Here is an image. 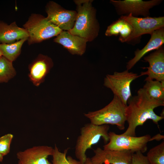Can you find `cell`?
I'll use <instances>...</instances> for the list:
<instances>
[{"label":"cell","instance_id":"cell-1","mask_svg":"<svg viewBox=\"0 0 164 164\" xmlns=\"http://www.w3.org/2000/svg\"><path fill=\"white\" fill-rule=\"evenodd\" d=\"M127 121L128 126L122 134L136 136L135 130L138 126L143 125L146 121L151 120L158 125L159 122L164 118L157 115L155 108L164 106V101L153 99L150 97L142 88L137 91V95L132 96L127 101Z\"/></svg>","mask_w":164,"mask_h":164},{"label":"cell","instance_id":"cell-2","mask_svg":"<svg viewBox=\"0 0 164 164\" xmlns=\"http://www.w3.org/2000/svg\"><path fill=\"white\" fill-rule=\"evenodd\" d=\"M91 0H76L77 14L73 28L69 31L70 33L86 39L93 40L97 36L98 26L95 16V11L92 6Z\"/></svg>","mask_w":164,"mask_h":164},{"label":"cell","instance_id":"cell-3","mask_svg":"<svg viewBox=\"0 0 164 164\" xmlns=\"http://www.w3.org/2000/svg\"><path fill=\"white\" fill-rule=\"evenodd\" d=\"M127 106L116 96L114 95L111 102L104 108L84 114L90 123L97 125H116L120 130L125 128L127 121Z\"/></svg>","mask_w":164,"mask_h":164},{"label":"cell","instance_id":"cell-4","mask_svg":"<svg viewBox=\"0 0 164 164\" xmlns=\"http://www.w3.org/2000/svg\"><path fill=\"white\" fill-rule=\"evenodd\" d=\"M108 125H97L91 123L85 124L80 129V134L78 137L75 148L76 158L81 164H84L87 159L86 152L97 144L102 138L104 143L109 141Z\"/></svg>","mask_w":164,"mask_h":164},{"label":"cell","instance_id":"cell-5","mask_svg":"<svg viewBox=\"0 0 164 164\" xmlns=\"http://www.w3.org/2000/svg\"><path fill=\"white\" fill-rule=\"evenodd\" d=\"M27 32L29 44L38 43L57 36L62 31L43 15L32 14L23 25Z\"/></svg>","mask_w":164,"mask_h":164},{"label":"cell","instance_id":"cell-6","mask_svg":"<svg viewBox=\"0 0 164 164\" xmlns=\"http://www.w3.org/2000/svg\"><path fill=\"white\" fill-rule=\"evenodd\" d=\"M140 75L126 70L123 72H114L107 74L104 79V86L111 90L123 104L127 105L128 100L132 96L130 89L131 83Z\"/></svg>","mask_w":164,"mask_h":164},{"label":"cell","instance_id":"cell-7","mask_svg":"<svg viewBox=\"0 0 164 164\" xmlns=\"http://www.w3.org/2000/svg\"><path fill=\"white\" fill-rule=\"evenodd\" d=\"M109 142L103 146L106 150L130 151L133 153L145 152L151 136L148 134L139 137L118 135L113 132L108 133Z\"/></svg>","mask_w":164,"mask_h":164},{"label":"cell","instance_id":"cell-8","mask_svg":"<svg viewBox=\"0 0 164 164\" xmlns=\"http://www.w3.org/2000/svg\"><path fill=\"white\" fill-rule=\"evenodd\" d=\"M120 18L128 22L133 28L132 34L126 42L138 38L144 34L151 35L155 30L164 26L163 16L140 18L133 16L130 14L122 15Z\"/></svg>","mask_w":164,"mask_h":164},{"label":"cell","instance_id":"cell-9","mask_svg":"<svg viewBox=\"0 0 164 164\" xmlns=\"http://www.w3.org/2000/svg\"><path fill=\"white\" fill-rule=\"evenodd\" d=\"M46 12L47 20L62 30L69 31L73 28L77 12L66 10L53 1L49 2L47 4Z\"/></svg>","mask_w":164,"mask_h":164},{"label":"cell","instance_id":"cell-10","mask_svg":"<svg viewBox=\"0 0 164 164\" xmlns=\"http://www.w3.org/2000/svg\"><path fill=\"white\" fill-rule=\"evenodd\" d=\"M111 3L121 14H131L132 15H141L146 17L149 14L150 9L157 5L160 0H152L143 1L142 0H111Z\"/></svg>","mask_w":164,"mask_h":164},{"label":"cell","instance_id":"cell-11","mask_svg":"<svg viewBox=\"0 0 164 164\" xmlns=\"http://www.w3.org/2000/svg\"><path fill=\"white\" fill-rule=\"evenodd\" d=\"M90 158L93 164H131L134 153L127 150H106L97 147Z\"/></svg>","mask_w":164,"mask_h":164},{"label":"cell","instance_id":"cell-12","mask_svg":"<svg viewBox=\"0 0 164 164\" xmlns=\"http://www.w3.org/2000/svg\"><path fill=\"white\" fill-rule=\"evenodd\" d=\"M53 148L47 145L34 146L16 154L19 164H53L47 158L52 155Z\"/></svg>","mask_w":164,"mask_h":164},{"label":"cell","instance_id":"cell-13","mask_svg":"<svg viewBox=\"0 0 164 164\" xmlns=\"http://www.w3.org/2000/svg\"><path fill=\"white\" fill-rule=\"evenodd\" d=\"M144 60L149 64L146 67L147 70L142 72L141 76L147 75L145 80L155 79L159 81H164V50L161 47L155 52L144 57Z\"/></svg>","mask_w":164,"mask_h":164},{"label":"cell","instance_id":"cell-14","mask_svg":"<svg viewBox=\"0 0 164 164\" xmlns=\"http://www.w3.org/2000/svg\"><path fill=\"white\" fill-rule=\"evenodd\" d=\"M53 65L52 60L47 56L39 54L29 66L28 76L33 84L38 87L45 78Z\"/></svg>","mask_w":164,"mask_h":164},{"label":"cell","instance_id":"cell-15","mask_svg":"<svg viewBox=\"0 0 164 164\" xmlns=\"http://www.w3.org/2000/svg\"><path fill=\"white\" fill-rule=\"evenodd\" d=\"M62 45L73 55H82L85 52L86 43L85 39L73 35L68 31H62L54 39Z\"/></svg>","mask_w":164,"mask_h":164},{"label":"cell","instance_id":"cell-16","mask_svg":"<svg viewBox=\"0 0 164 164\" xmlns=\"http://www.w3.org/2000/svg\"><path fill=\"white\" fill-rule=\"evenodd\" d=\"M151 38L142 50H137L135 56L127 63V70H129L145 54L153 50L161 47L164 43V28H161L155 30L151 35Z\"/></svg>","mask_w":164,"mask_h":164},{"label":"cell","instance_id":"cell-17","mask_svg":"<svg viewBox=\"0 0 164 164\" xmlns=\"http://www.w3.org/2000/svg\"><path fill=\"white\" fill-rule=\"evenodd\" d=\"M28 33L24 28L17 26L15 22L8 25L0 22V43L10 44L22 39L27 38Z\"/></svg>","mask_w":164,"mask_h":164},{"label":"cell","instance_id":"cell-18","mask_svg":"<svg viewBox=\"0 0 164 164\" xmlns=\"http://www.w3.org/2000/svg\"><path fill=\"white\" fill-rule=\"evenodd\" d=\"M132 31V26L127 21L120 18L108 27L105 34L107 36H117L119 34V40L125 42L131 35Z\"/></svg>","mask_w":164,"mask_h":164},{"label":"cell","instance_id":"cell-19","mask_svg":"<svg viewBox=\"0 0 164 164\" xmlns=\"http://www.w3.org/2000/svg\"><path fill=\"white\" fill-rule=\"evenodd\" d=\"M142 88L152 98L164 101V81H159L152 80H145Z\"/></svg>","mask_w":164,"mask_h":164},{"label":"cell","instance_id":"cell-20","mask_svg":"<svg viewBox=\"0 0 164 164\" xmlns=\"http://www.w3.org/2000/svg\"><path fill=\"white\" fill-rule=\"evenodd\" d=\"M25 38L10 44H0V49L2 56L12 62L19 55L23 44L27 40Z\"/></svg>","mask_w":164,"mask_h":164},{"label":"cell","instance_id":"cell-21","mask_svg":"<svg viewBox=\"0 0 164 164\" xmlns=\"http://www.w3.org/2000/svg\"><path fill=\"white\" fill-rule=\"evenodd\" d=\"M12 62L3 56L0 57V83L7 82L16 75Z\"/></svg>","mask_w":164,"mask_h":164},{"label":"cell","instance_id":"cell-22","mask_svg":"<svg viewBox=\"0 0 164 164\" xmlns=\"http://www.w3.org/2000/svg\"><path fill=\"white\" fill-rule=\"evenodd\" d=\"M70 148L65 149L63 152H60L55 144L52 155L53 164H81L79 160H77L70 156L66 157V155Z\"/></svg>","mask_w":164,"mask_h":164},{"label":"cell","instance_id":"cell-23","mask_svg":"<svg viewBox=\"0 0 164 164\" xmlns=\"http://www.w3.org/2000/svg\"><path fill=\"white\" fill-rule=\"evenodd\" d=\"M146 156L152 164H164V141L150 149Z\"/></svg>","mask_w":164,"mask_h":164},{"label":"cell","instance_id":"cell-24","mask_svg":"<svg viewBox=\"0 0 164 164\" xmlns=\"http://www.w3.org/2000/svg\"><path fill=\"white\" fill-rule=\"evenodd\" d=\"M13 135L8 133L0 137V154L3 156L10 151V146Z\"/></svg>","mask_w":164,"mask_h":164},{"label":"cell","instance_id":"cell-25","mask_svg":"<svg viewBox=\"0 0 164 164\" xmlns=\"http://www.w3.org/2000/svg\"><path fill=\"white\" fill-rule=\"evenodd\" d=\"M131 164H152L146 156L140 152L134 153L132 155Z\"/></svg>","mask_w":164,"mask_h":164},{"label":"cell","instance_id":"cell-26","mask_svg":"<svg viewBox=\"0 0 164 164\" xmlns=\"http://www.w3.org/2000/svg\"><path fill=\"white\" fill-rule=\"evenodd\" d=\"M164 136L159 133L151 137L150 139V141L153 140H156L157 141H159L161 139H164Z\"/></svg>","mask_w":164,"mask_h":164},{"label":"cell","instance_id":"cell-27","mask_svg":"<svg viewBox=\"0 0 164 164\" xmlns=\"http://www.w3.org/2000/svg\"><path fill=\"white\" fill-rule=\"evenodd\" d=\"M84 164H93L92 163L91 158L89 157H87L86 160Z\"/></svg>","mask_w":164,"mask_h":164},{"label":"cell","instance_id":"cell-28","mask_svg":"<svg viewBox=\"0 0 164 164\" xmlns=\"http://www.w3.org/2000/svg\"><path fill=\"white\" fill-rule=\"evenodd\" d=\"M3 156L0 154V162H2Z\"/></svg>","mask_w":164,"mask_h":164},{"label":"cell","instance_id":"cell-29","mask_svg":"<svg viewBox=\"0 0 164 164\" xmlns=\"http://www.w3.org/2000/svg\"><path fill=\"white\" fill-rule=\"evenodd\" d=\"M164 109H163V111H162L161 113L160 116L162 117H163L164 118Z\"/></svg>","mask_w":164,"mask_h":164},{"label":"cell","instance_id":"cell-30","mask_svg":"<svg viewBox=\"0 0 164 164\" xmlns=\"http://www.w3.org/2000/svg\"><path fill=\"white\" fill-rule=\"evenodd\" d=\"M2 56V54L0 49V57Z\"/></svg>","mask_w":164,"mask_h":164},{"label":"cell","instance_id":"cell-31","mask_svg":"<svg viewBox=\"0 0 164 164\" xmlns=\"http://www.w3.org/2000/svg\"></svg>","mask_w":164,"mask_h":164}]
</instances>
